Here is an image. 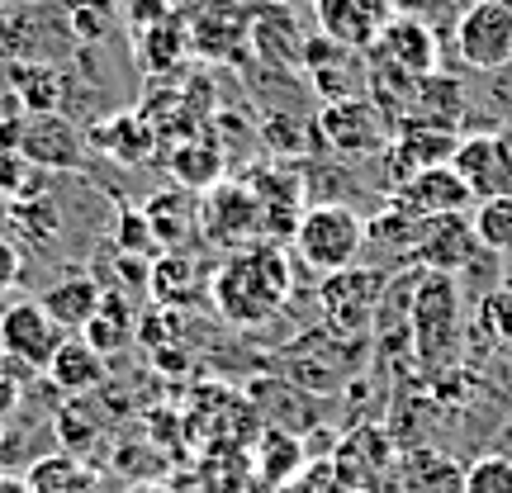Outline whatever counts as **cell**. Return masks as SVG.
<instances>
[{"instance_id": "obj_1", "label": "cell", "mask_w": 512, "mask_h": 493, "mask_svg": "<svg viewBox=\"0 0 512 493\" xmlns=\"http://www.w3.org/2000/svg\"><path fill=\"white\" fill-rule=\"evenodd\" d=\"M214 309L233 328H261L285 299H290V266L280 247H247L223 261L209 280Z\"/></svg>"}, {"instance_id": "obj_2", "label": "cell", "mask_w": 512, "mask_h": 493, "mask_svg": "<svg viewBox=\"0 0 512 493\" xmlns=\"http://www.w3.org/2000/svg\"><path fill=\"white\" fill-rule=\"evenodd\" d=\"M460 356V290L456 275H413V361L422 375H441Z\"/></svg>"}, {"instance_id": "obj_3", "label": "cell", "mask_w": 512, "mask_h": 493, "mask_svg": "<svg viewBox=\"0 0 512 493\" xmlns=\"http://www.w3.org/2000/svg\"><path fill=\"white\" fill-rule=\"evenodd\" d=\"M361 252H366V219L356 209H347V204H313L294 223V256L318 280L356 266Z\"/></svg>"}, {"instance_id": "obj_4", "label": "cell", "mask_w": 512, "mask_h": 493, "mask_svg": "<svg viewBox=\"0 0 512 493\" xmlns=\"http://www.w3.org/2000/svg\"><path fill=\"white\" fill-rule=\"evenodd\" d=\"M403 446L384 422H356L347 437L332 446V479L351 484L356 493H389L399 475Z\"/></svg>"}, {"instance_id": "obj_5", "label": "cell", "mask_w": 512, "mask_h": 493, "mask_svg": "<svg viewBox=\"0 0 512 493\" xmlns=\"http://www.w3.org/2000/svg\"><path fill=\"white\" fill-rule=\"evenodd\" d=\"M384 290H389V280H384L375 266H370V271L366 266H347V271L323 275L318 304H323V323L332 328V337H347V342L366 337Z\"/></svg>"}, {"instance_id": "obj_6", "label": "cell", "mask_w": 512, "mask_h": 493, "mask_svg": "<svg viewBox=\"0 0 512 493\" xmlns=\"http://www.w3.org/2000/svg\"><path fill=\"white\" fill-rule=\"evenodd\" d=\"M318 133L332 152L342 157H380L389 147V114L370 100V95H347V100H328L318 114Z\"/></svg>"}, {"instance_id": "obj_7", "label": "cell", "mask_w": 512, "mask_h": 493, "mask_svg": "<svg viewBox=\"0 0 512 493\" xmlns=\"http://www.w3.org/2000/svg\"><path fill=\"white\" fill-rule=\"evenodd\" d=\"M456 53L475 72L512 67V0H470L456 24Z\"/></svg>"}, {"instance_id": "obj_8", "label": "cell", "mask_w": 512, "mask_h": 493, "mask_svg": "<svg viewBox=\"0 0 512 493\" xmlns=\"http://www.w3.org/2000/svg\"><path fill=\"white\" fill-rule=\"evenodd\" d=\"M200 228L214 242H223L228 252H247L266 233V219H261V204L247 185L219 181L200 195Z\"/></svg>"}, {"instance_id": "obj_9", "label": "cell", "mask_w": 512, "mask_h": 493, "mask_svg": "<svg viewBox=\"0 0 512 493\" xmlns=\"http://www.w3.org/2000/svg\"><path fill=\"white\" fill-rule=\"evenodd\" d=\"M370 67L384 76H399V81H427L437 76V38H432V24H418V19L394 15L380 29V38L370 43Z\"/></svg>"}, {"instance_id": "obj_10", "label": "cell", "mask_w": 512, "mask_h": 493, "mask_svg": "<svg viewBox=\"0 0 512 493\" xmlns=\"http://www.w3.org/2000/svg\"><path fill=\"white\" fill-rule=\"evenodd\" d=\"M62 337H72V332H62L43 313L38 299H24V304H10V309L0 313V351H5V361L19 370H48L53 361V351L62 347Z\"/></svg>"}, {"instance_id": "obj_11", "label": "cell", "mask_w": 512, "mask_h": 493, "mask_svg": "<svg viewBox=\"0 0 512 493\" xmlns=\"http://www.w3.org/2000/svg\"><path fill=\"white\" fill-rule=\"evenodd\" d=\"M475 204L470 185L456 176V166H422L413 171L403 185H394V209L408 223H427V219H446V214H465Z\"/></svg>"}, {"instance_id": "obj_12", "label": "cell", "mask_w": 512, "mask_h": 493, "mask_svg": "<svg viewBox=\"0 0 512 493\" xmlns=\"http://www.w3.org/2000/svg\"><path fill=\"white\" fill-rule=\"evenodd\" d=\"M456 176L470 185V195L479 200H498L512 195V143L498 133H475V138H460L451 152Z\"/></svg>"}, {"instance_id": "obj_13", "label": "cell", "mask_w": 512, "mask_h": 493, "mask_svg": "<svg viewBox=\"0 0 512 493\" xmlns=\"http://www.w3.org/2000/svg\"><path fill=\"white\" fill-rule=\"evenodd\" d=\"M19 152L38 171H76L86 162V138L67 114H24L19 119Z\"/></svg>"}, {"instance_id": "obj_14", "label": "cell", "mask_w": 512, "mask_h": 493, "mask_svg": "<svg viewBox=\"0 0 512 493\" xmlns=\"http://www.w3.org/2000/svg\"><path fill=\"white\" fill-rule=\"evenodd\" d=\"M313 5H318L323 38L347 48V53H370V43L394 19L389 0H313Z\"/></svg>"}, {"instance_id": "obj_15", "label": "cell", "mask_w": 512, "mask_h": 493, "mask_svg": "<svg viewBox=\"0 0 512 493\" xmlns=\"http://www.w3.org/2000/svg\"><path fill=\"white\" fill-rule=\"evenodd\" d=\"M475 252H479V238L460 214L418 223V238H413V261H418V271L456 275L475 261Z\"/></svg>"}, {"instance_id": "obj_16", "label": "cell", "mask_w": 512, "mask_h": 493, "mask_svg": "<svg viewBox=\"0 0 512 493\" xmlns=\"http://www.w3.org/2000/svg\"><path fill=\"white\" fill-rule=\"evenodd\" d=\"M143 219H147V228H152L157 247L181 252L185 242L195 238V228H200V200H195L185 185H166V190H157V195L143 204Z\"/></svg>"}, {"instance_id": "obj_17", "label": "cell", "mask_w": 512, "mask_h": 493, "mask_svg": "<svg viewBox=\"0 0 512 493\" xmlns=\"http://www.w3.org/2000/svg\"><path fill=\"white\" fill-rule=\"evenodd\" d=\"M43 375H48V384L62 389L67 399H81V394H91V389L105 384V356H100L81 332H72V337H62V347L53 351V361H48Z\"/></svg>"}, {"instance_id": "obj_18", "label": "cell", "mask_w": 512, "mask_h": 493, "mask_svg": "<svg viewBox=\"0 0 512 493\" xmlns=\"http://www.w3.org/2000/svg\"><path fill=\"white\" fill-rule=\"evenodd\" d=\"M465 470L437 446H408L399 456V475L389 493H460Z\"/></svg>"}, {"instance_id": "obj_19", "label": "cell", "mask_w": 512, "mask_h": 493, "mask_svg": "<svg viewBox=\"0 0 512 493\" xmlns=\"http://www.w3.org/2000/svg\"><path fill=\"white\" fill-rule=\"evenodd\" d=\"M100 299H105V285H100L95 275H86V271L67 275V280H57V285H48V290L38 294L43 313H48L62 332L86 328V323L95 318V309H100Z\"/></svg>"}, {"instance_id": "obj_20", "label": "cell", "mask_w": 512, "mask_h": 493, "mask_svg": "<svg viewBox=\"0 0 512 493\" xmlns=\"http://www.w3.org/2000/svg\"><path fill=\"white\" fill-rule=\"evenodd\" d=\"M204 290V271L195 256L185 252H162L147 271V294L162 304V309H181V304H195Z\"/></svg>"}, {"instance_id": "obj_21", "label": "cell", "mask_w": 512, "mask_h": 493, "mask_svg": "<svg viewBox=\"0 0 512 493\" xmlns=\"http://www.w3.org/2000/svg\"><path fill=\"white\" fill-rule=\"evenodd\" d=\"M81 337H86V342H91L105 361L133 347V342H138V313H133V304H128V294L105 290L100 309H95V318L81 328Z\"/></svg>"}, {"instance_id": "obj_22", "label": "cell", "mask_w": 512, "mask_h": 493, "mask_svg": "<svg viewBox=\"0 0 512 493\" xmlns=\"http://www.w3.org/2000/svg\"><path fill=\"white\" fill-rule=\"evenodd\" d=\"M24 484H29V493H100V475L76 451H57V456L34 460Z\"/></svg>"}, {"instance_id": "obj_23", "label": "cell", "mask_w": 512, "mask_h": 493, "mask_svg": "<svg viewBox=\"0 0 512 493\" xmlns=\"http://www.w3.org/2000/svg\"><path fill=\"white\" fill-rule=\"evenodd\" d=\"M91 143L105 147L110 157H119V162L133 166V162H147V157H152V152H147V147H152V128H147L143 114L124 110V114H110L105 124L95 128Z\"/></svg>"}, {"instance_id": "obj_24", "label": "cell", "mask_w": 512, "mask_h": 493, "mask_svg": "<svg viewBox=\"0 0 512 493\" xmlns=\"http://www.w3.org/2000/svg\"><path fill=\"white\" fill-rule=\"evenodd\" d=\"M10 86L24 100V114H62L67 105V81L48 67V62H34V67H15Z\"/></svg>"}, {"instance_id": "obj_25", "label": "cell", "mask_w": 512, "mask_h": 493, "mask_svg": "<svg viewBox=\"0 0 512 493\" xmlns=\"http://www.w3.org/2000/svg\"><path fill=\"white\" fill-rule=\"evenodd\" d=\"M475 228L479 247H489L494 256H512V195H498V200H479L475 204Z\"/></svg>"}, {"instance_id": "obj_26", "label": "cell", "mask_w": 512, "mask_h": 493, "mask_svg": "<svg viewBox=\"0 0 512 493\" xmlns=\"http://www.w3.org/2000/svg\"><path fill=\"white\" fill-rule=\"evenodd\" d=\"M114 0H67L62 5V24H67V34L76 38V43H105V34H110L114 24Z\"/></svg>"}, {"instance_id": "obj_27", "label": "cell", "mask_w": 512, "mask_h": 493, "mask_svg": "<svg viewBox=\"0 0 512 493\" xmlns=\"http://www.w3.org/2000/svg\"><path fill=\"white\" fill-rule=\"evenodd\" d=\"M171 166H176V176H181L185 190H209V185H219V152L204 143V138H195V143H181L176 147V157H171Z\"/></svg>"}, {"instance_id": "obj_28", "label": "cell", "mask_w": 512, "mask_h": 493, "mask_svg": "<svg viewBox=\"0 0 512 493\" xmlns=\"http://www.w3.org/2000/svg\"><path fill=\"white\" fill-rule=\"evenodd\" d=\"M10 223L29 247H53L57 242V209L48 204V195L43 200H10Z\"/></svg>"}, {"instance_id": "obj_29", "label": "cell", "mask_w": 512, "mask_h": 493, "mask_svg": "<svg viewBox=\"0 0 512 493\" xmlns=\"http://www.w3.org/2000/svg\"><path fill=\"white\" fill-rule=\"evenodd\" d=\"M43 176L48 171H38L19 147L0 152V195L5 200H43Z\"/></svg>"}, {"instance_id": "obj_30", "label": "cell", "mask_w": 512, "mask_h": 493, "mask_svg": "<svg viewBox=\"0 0 512 493\" xmlns=\"http://www.w3.org/2000/svg\"><path fill=\"white\" fill-rule=\"evenodd\" d=\"M460 493H512V456L503 451H484L465 465V484Z\"/></svg>"}, {"instance_id": "obj_31", "label": "cell", "mask_w": 512, "mask_h": 493, "mask_svg": "<svg viewBox=\"0 0 512 493\" xmlns=\"http://www.w3.org/2000/svg\"><path fill=\"white\" fill-rule=\"evenodd\" d=\"M114 252L138 256V261H143L147 252H157V238H152V228H147L143 209H124V214H119V233H114Z\"/></svg>"}, {"instance_id": "obj_32", "label": "cell", "mask_w": 512, "mask_h": 493, "mask_svg": "<svg viewBox=\"0 0 512 493\" xmlns=\"http://www.w3.org/2000/svg\"><path fill=\"white\" fill-rule=\"evenodd\" d=\"M261 451H266V479H290V470H299V441L285 437V432H266V441H261Z\"/></svg>"}, {"instance_id": "obj_33", "label": "cell", "mask_w": 512, "mask_h": 493, "mask_svg": "<svg viewBox=\"0 0 512 493\" xmlns=\"http://www.w3.org/2000/svg\"><path fill=\"white\" fill-rule=\"evenodd\" d=\"M19 403H24V380H15V375H10V366L0 361V422L15 418Z\"/></svg>"}, {"instance_id": "obj_34", "label": "cell", "mask_w": 512, "mask_h": 493, "mask_svg": "<svg viewBox=\"0 0 512 493\" xmlns=\"http://www.w3.org/2000/svg\"><path fill=\"white\" fill-rule=\"evenodd\" d=\"M441 5H446V0H389V10H394V15L418 19V24H432Z\"/></svg>"}, {"instance_id": "obj_35", "label": "cell", "mask_w": 512, "mask_h": 493, "mask_svg": "<svg viewBox=\"0 0 512 493\" xmlns=\"http://www.w3.org/2000/svg\"><path fill=\"white\" fill-rule=\"evenodd\" d=\"M15 280H19V247L0 238V294L10 290Z\"/></svg>"}, {"instance_id": "obj_36", "label": "cell", "mask_w": 512, "mask_h": 493, "mask_svg": "<svg viewBox=\"0 0 512 493\" xmlns=\"http://www.w3.org/2000/svg\"><path fill=\"white\" fill-rule=\"evenodd\" d=\"M318 493H356L351 484H342V479H332V470H328V479L318 484Z\"/></svg>"}, {"instance_id": "obj_37", "label": "cell", "mask_w": 512, "mask_h": 493, "mask_svg": "<svg viewBox=\"0 0 512 493\" xmlns=\"http://www.w3.org/2000/svg\"><path fill=\"white\" fill-rule=\"evenodd\" d=\"M0 361H5V351H0Z\"/></svg>"}]
</instances>
